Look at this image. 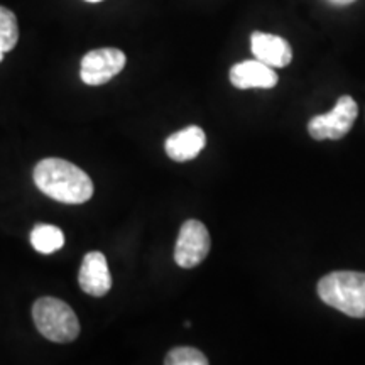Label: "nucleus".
Returning a JSON list of instances; mask_svg holds the SVG:
<instances>
[{"label": "nucleus", "mask_w": 365, "mask_h": 365, "mask_svg": "<svg viewBox=\"0 0 365 365\" xmlns=\"http://www.w3.org/2000/svg\"><path fill=\"white\" fill-rule=\"evenodd\" d=\"M19 41V24L16 14L0 6V53H9Z\"/></svg>", "instance_id": "f8f14e48"}, {"label": "nucleus", "mask_w": 365, "mask_h": 365, "mask_svg": "<svg viewBox=\"0 0 365 365\" xmlns=\"http://www.w3.org/2000/svg\"><path fill=\"white\" fill-rule=\"evenodd\" d=\"M166 365H208V359L193 346H176L164 359Z\"/></svg>", "instance_id": "ddd939ff"}, {"label": "nucleus", "mask_w": 365, "mask_h": 365, "mask_svg": "<svg viewBox=\"0 0 365 365\" xmlns=\"http://www.w3.org/2000/svg\"><path fill=\"white\" fill-rule=\"evenodd\" d=\"M228 76H230V83L239 90H267L274 88L277 85V81H279V76L274 71V68L259 61V59H249V61L237 63V65L232 66Z\"/></svg>", "instance_id": "6e6552de"}, {"label": "nucleus", "mask_w": 365, "mask_h": 365, "mask_svg": "<svg viewBox=\"0 0 365 365\" xmlns=\"http://www.w3.org/2000/svg\"><path fill=\"white\" fill-rule=\"evenodd\" d=\"M31 244L41 254H53L65 245V234L61 228L39 223L31 232Z\"/></svg>", "instance_id": "9b49d317"}, {"label": "nucleus", "mask_w": 365, "mask_h": 365, "mask_svg": "<svg viewBox=\"0 0 365 365\" xmlns=\"http://www.w3.org/2000/svg\"><path fill=\"white\" fill-rule=\"evenodd\" d=\"M125 61L124 51L117 48L93 49L81 59L80 76L83 83L90 86L105 85L124 70Z\"/></svg>", "instance_id": "423d86ee"}, {"label": "nucleus", "mask_w": 365, "mask_h": 365, "mask_svg": "<svg viewBox=\"0 0 365 365\" xmlns=\"http://www.w3.org/2000/svg\"><path fill=\"white\" fill-rule=\"evenodd\" d=\"M331 4H335V6H349V4L355 2V0H330Z\"/></svg>", "instance_id": "4468645a"}, {"label": "nucleus", "mask_w": 365, "mask_h": 365, "mask_svg": "<svg viewBox=\"0 0 365 365\" xmlns=\"http://www.w3.org/2000/svg\"><path fill=\"white\" fill-rule=\"evenodd\" d=\"M250 44H252L255 59L272 68H284L293 59V48L284 38H279V36L255 31L252 38H250Z\"/></svg>", "instance_id": "1a4fd4ad"}, {"label": "nucleus", "mask_w": 365, "mask_h": 365, "mask_svg": "<svg viewBox=\"0 0 365 365\" xmlns=\"http://www.w3.org/2000/svg\"><path fill=\"white\" fill-rule=\"evenodd\" d=\"M34 182L46 196L66 205H81L93 196L91 178L70 161L48 158L36 164Z\"/></svg>", "instance_id": "f257e3e1"}, {"label": "nucleus", "mask_w": 365, "mask_h": 365, "mask_svg": "<svg viewBox=\"0 0 365 365\" xmlns=\"http://www.w3.org/2000/svg\"><path fill=\"white\" fill-rule=\"evenodd\" d=\"M86 2H100V0H86Z\"/></svg>", "instance_id": "dca6fc26"}, {"label": "nucleus", "mask_w": 365, "mask_h": 365, "mask_svg": "<svg viewBox=\"0 0 365 365\" xmlns=\"http://www.w3.org/2000/svg\"><path fill=\"white\" fill-rule=\"evenodd\" d=\"M318 296L328 307L352 318H365V272L335 271L318 282Z\"/></svg>", "instance_id": "f03ea898"}, {"label": "nucleus", "mask_w": 365, "mask_h": 365, "mask_svg": "<svg viewBox=\"0 0 365 365\" xmlns=\"http://www.w3.org/2000/svg\"><path fill=\"white\" fill-rule=\"evenodd\" d=\"M359 115V105L352 97L344 95L336 100L335 107L328 113L313 117L308 124V132L317 140H339L349 134Z\"/></svg>", "instance_id": "20e7f679"}, {"label": "nucleus", "mask_w": 365, "mask_h": 365, "mask_svg": "<svg viewBox=\"0 0 365 365\" xmlns=\"http://www.w3.org/2000/svg\"><path fill=\"white\" fill-rule=\"evenodd\" d=\"M33 319L38 331L54 344H70L80 335V319L65 301L44 296L33 307Z\"/></svg>", "instance_id": "7ed1b4c3"}, {"label": "nucleus", "mask_w": 365, "mask_h": 365, "mask_svg": "<svg viewBox=\"0 0 365 365\" xmlns=\"http://www.w3.org/2000/svg\"><path fill=\"white\" fill-rule=\"evenodd\" d=\"M212 247L208 228L200 220H186L180 228L175 245V262L182 269L202 264Z\"/></svg>", "instance_id": "39448f33"}, {"label": "nucleus", "mask_w": 365, "mask_h": 365, "mask_svg": "<svg viewBox=\"0 0 365 365\" xmlns=\"http://www.w3.org/2000/svg\"><path fill=\"white\" fill-rule=\"evenodd\" d=\"M205 145H207V135H205L202 127L190 125L168 137L164 149L173 161L185 163L198 156L205 149Z\"/></svg>", "instance_id": "9d476101"}, {"label": "nucleus", "mask_w": 365, "mask_h": 365, "mask_svg": "<svg viewBox=\"0 0 365 365\" xmlns=\"http://www.w3.org/2000/svg\"><path fill=\"white\" fill-rule=\"evenodd\" d=\"M78 284L86 294L102 298L110 291L112 276L108 271L107 259L102 252L93 250L83 257L80 272H78Z\"/></svg>", "instance_id": "0eeeda50"}, {"label": "nucleus", "mask_w": 365, "mask_h": 365, "mask_svg": "<svg viewBox=\"0 0 365 365\" xmlns=\"http://www.w3.org/2000/svg\"><path fill=\"white\" fill-rule=\"evenodd\" d=\"M4 61V53H0V63Z\"/></svg>", "instance_id": "2eb2a0df"}]
</instances>
